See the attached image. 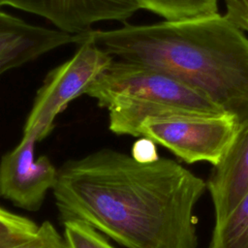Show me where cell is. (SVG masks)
<instances>
[{"label":"cell","mask_w":248,"mask_h":248,"mask_svg":"<svg viewBox=\"0 0 248 248\" xmlns=\"http://www.w3.org/2000/svg\"><path fill=\"white\" fill-rule=\"evenodd\" d=\"M206 182L174 160L140 163L102 148L57 169L63 220L83 221L126 248H197L194 209Z\"/></svg>","instance_id":"1"},{"label":"cell","mask_w":248,"mask_h":248,"mask_svg":"<svg viewBox=\"0 0 248 248\" xmlns=\"http://www.w3.org/2000/svg\"><path fill=\"white\" fill-rule=\"evenodd\" d=\"M111 58L152 68L207 96L239 126L248 120V37L219 13L91 30Z\"/></svg>","instance_id":"2"},{"label":"cell","mask_w":248,"mask_h":248,"mask_svg":"<svg viewBox=\"0 0 248 248\" xmlns=\"http://www.w3.org/2000/svg\"><path fill=\"white\" fill-rule=\"evenodd\" d=\"M108 110L112 133L147 138L188 164L218 165L239 129L236 118L227 112L198 114L130 99L113 102Z\"/></svg>","instance_id":"3"},{"label":"cell","mask_w":248,"mask_h":248,"mask_svg":"<svg viewBox=\"0 0 248 248\" xmlns=\"http://www.w3.org/2000/svg\"><path fill=\"white\" fill-rule=\"evenodd\" d=\"M85 95L108 108L121 99L142 101L181 111L216 115L225 111L207 96L164 72L112 59Z\"/></svg>","instance_id":"4"},{"label":"cell","mask_w":248,"mask_h":248,"mask_svg":"<svg viewBox=\"0 0 248 248\" xmlns=\"http://www.w3.org/2000/svg\"><path fill=\"white\" fill-rule=\"evenodd\" d=\"M90 32L81 37L70 59L46 75L37 91L23 133L34 134L39 141L51 132L56 117L72 101L86 93L113 59L95 43Z\"/></svg>","instance_id":"5"},{"label":"cell","mask_w":248,"mask_h":248,"mask_svg":"<svg viewBox=\"0 0 248 248\" xmlns=\"http://www.w3.org/2000/svg\"><path fill=\"white\" fill-rule=\"evenodd\" d=\"M38 141L34 134L23 133L16 146L0 160V198L29 211L40 209L57 176L46 156L35 158Z\"/></svg>","instance_id":"6"},{"label":"cell","mask_w":248,"mask_h":248,"mask_svg":"<svg viewBox=\"0 0 248 248\" xmlns=\"http://www.w3.org/2000/svg\"><path fill=\"white\" fill-rule=\"evenodd\" d=\"M5 6L42 16L74 36H83L103 21L125 23L140 10L135 0H0V8Z\"/></svg>","instance_id":"7"},{"label":"cell","mask_w":248,"mask_h":248,"mask_svg":"<svg viewBox=\"0 0 248 248\" xmlns=\"http://www.w3.org/2000/svg\"><path fill=\"white\" fill-rule=\"evenodd\" d=\"M80 38L30 24L0 10V76L57 47L78 44Z\"/></svg>","instance_id":"8"},{"label":"cell","mask_w":248,"mask_h":248,"mask_svg":"<svg viewBox=\"0 0 248 248\" xmlns=\"http://www.w3.org/2000/svg\"><path fill=\"white\" fill-rule=\"evenodd\" d=\"M220 224L248 191V120L238 132L222 161L213 166L206 181Z\"/></svg>","instance_id":"9"},{"label":"cell","mask_w":248,"mask_h":248,"mask_svg":"<svg viewBox=\"0 0 248 248\" xmlns=\"http://www.w3.org/2000/svg\"><path fill=\"white\" fill-rule=\"evenodd\" d=\"M208 248H248V191L218 225Z\"/></svg>","instance_id":"10"},{"label":"cell","mask_w":248,"mask_h":248,"mask_svg":"<svg viewBox=\"0 0 248 248\" xmlns=\"http://www.w3.org/2000/svg\"><path fill=\"white\" fill-rule=\"evenodd\" d=\"M140 9L164 20H182L218 13V0H135Z\"/></svg>","instance_id":"11"},{"label":"cell","mask_w":248,"mask_h":248,"mask_svg":"<svg viewBox=\"0 0 248 248\" xmlns=\"http://www.w3.org/2000/svg\"><path fill=\"white\" fill-rule=\"evenodd\" d=\"M39 226L0 206V248H14L32 239Z\"/></svg>","instance_id":"12"},{"label":"cell","mask_w":248,"mask_h":248,"mask_svg":"<svg viewBox=\"0 0 248 248\" xmlns=\"http://www.w3.org/2000/svg\"><path fill=\"white\" fill-rule=\"evenodd\" d=\"M63 239L66 248H111L98 230L89 224L77 220H64Z\"/></svg>","instance_id":"13"},{"label":"cell","mask_w":248,"mask_h":248,"mask_svg":"<svg viewBox=\"0 0 248 248\" xmlns=\"http://www.w3.org/2000/svg\"><path fill=\"white\" fill-rule=\"evenodd\" d=\"M14 248H66L63 236L54 226L46 221L38 228L36 235L29 241Z\"/></svg>","instance_id":"14"},{"label":"cell","mask_w":248,"mask_h":248,"mask_svg":"<svg viewBox=\"0 0 248 248\" xmlns=\"http://www.w3.org/2000/svg\"><path fill=\"white\" fill-rule=\"evenodd\" d=\"M225 16L238 29L248 33V0H224Z\"/></svg>","instance_id":"15"},{"label":"cell","mask_w":248,"mask_h":248,"mask_svg":"<svg viewBox=\"0 0 248 248\" xmlns=\"http://www.w3.org/2000/svg\"><path fill=\"white\" fill-rule=\"evenodd\" d=\"M131 156L140 163H150L160 158L156 143L147 138H140L134 143Z\"/></svg>","instance_id":"16"},{"label":"cell","mask_w":248,"mask_h":248,"mask_svg":"<svg viewBox=\"0 0 248 248\" xmlns=\"http://www.w3.org/2000/svg\"><path fill=\"white\" fill-rule=\"evenodd\" d=\"M111 248H114V247H111Z\"/></svg>","instance_id":"17"}]
</instances>
